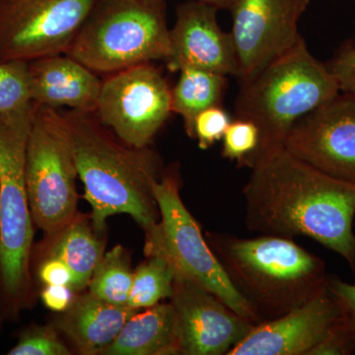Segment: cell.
<instances>
[{"mask_svg": "<svg viewBox=\"0 0 355 355\" xmlns=\"http://www.w3.org/2000/svg\"><path fill=\"white\" fill-rule=\"evenodd\" d=\"M207 241L261 323L300 307L327 287L324 261L293 239L214 232Z\"/></svg>", "mask_w": 355, "mask_h": 355, "instance_id": "3", "label": "cell"}, {"mask_svg": "<svg viewBox=\"0 0 355 355\" xmlns=\"http://www.w3.org/2000/svg\"><path fill=\"white\" fill-rule=\"evenodd\" d=\"M222 140V156L237 161L241 166H247L258 148L260 132L251 121L235 119L229 123Z\"/></svg>", "mask_w": 355, "mask_h": 355, "instance_id": "24", "label": "cell"}, {"mask_svg": "<svg viewBox=\"0 0 355 355\" xmlns=\"http://www.w3.org/2000/svg\"><path fill=\"white\" fill-rule=\"evenodd\" d=\"M327 287L342 307L355 333V284L329 275Z\"/></svg>", "mask_w": 355, "mask_h": 355, "instance_id": "30", "label": "cell"}, {"mask_svg": "<svg viewBox=\"0 0 355 355\" xmlns=\"http://www.w3.org/2000/svg\"><path fill=\"white\" fill-rule=\"evenodd\" d=\"M38 277L44 286H73V273L58 259L46 257L39 266Z\"/></svg>", "mask_w": 355, "mask_h": 355, "instance_id": "29", "label": "cell"}, {"mask_svg": "<svg viewBox=\"0 0 355 355\" xmlns=\"http://www.w3.org/2000/svg\"><path fill=\"white\" fill-rule=\"evenodd\" d=\"M172 89V112L181 116L191 139L196 116L210 107L218 106L226 88V76L207 70L184 67Z\"/></svg>", "mask_w": 355, "mask_h": 355, "instance_id": "20", "label": "cell"}, {"mask_svg": "<svg viewBox=\"0 0 355 355\" xmlns=\"http://www.w3.org/2000/svg\"><path fill=\"white\" fill-rule=\"evenodd\" d=\"M32 116L33 111L0 114V298L11 317L17 316L31 298L34 222L25 167Z\"/></svg>", "mask_w": 355, "mask_h": 355, "instance_id": "6", "label": "cell"}, {"mask_svg": "<svg viewBox=\"0 0 355 355\" xmlns=\"http://www.w3.org/2000/svg\"><path fill=\"white\" fill-rule=\"evenodd\" d=\"M343 315L326 287L300 307L254 326L227 355H308Z\"/></svg>", "mask_w": 355, "mask_h": 355, "instance_id": "15", "label": "cell"}, {"mask_svg": "<svg viewBox=\"0 0 355 355\" xmlns=\"http://www.w3.org/2000/svg\"><path fill=\"white\" fill-rule=\"evenodd\" d=\"M53 327L32 326L20 334L9 355H69Z\"/></svg>", "mask_w": 355, "mask_h": 355, "instance_id": "25", "label": "cell"}, {"mask_svg": "<svg viewBox=\"0 0 355 355\" xmlns=\"http://www.w3.org/2000/svg\"><path fill=\"white\" fill-rule=\"evenodd\" d=\"M25 172L33 222L51 241L78 214L76 144L64 112L34 105Z\"/></svg>", "mask_w": 355, "mask_h": 355, "instance_id": "7", "label": "cell"}, {"mask_svg": "<svg viewBox=\"0 0 355 355\" xmlns=\"http://www.w3.org/2000/svg\"><path fill=\"white\" fill-rule=\"evenodd\" d=\"M355 352V333L345 313L331 324L308 355H349Z\"/></svg>", "mask_w": 355, "mask_h": 355, "instance_id": "27", "label": "cell"}, {"mask_svg": "<svg viewBox=\"0 0 355 355\" xmlns=\"http://www.w3.org/2000/svg\"><path fill=\"white\" fill-rule=\"evenodd\" d=\"M217 10L216 6L197 0L178 7L176 23L170 30L169 55L165 60L170 71L196 67L224 76H236L232 38L230 33L219 27Z\"/></svg>", "mask_w": 355, "mask_h": 355, "instance_id": "14", "label": "cell"}, {"mask_svg": "<svg viewBox=\"0 0 355 355\" xmlns=\"http://www.w3.org/2000/svg\"><path fill=\"white\" fill-rule=\"evenodd\" d=\"M197 1L205 2V3L211 4L216 6L217 8H230L233 0H197Z\"/></svg>", "mask_w": 355, "mask_h": 355, "instance_id": "32", "label": "cell"}, {"mask_svg": "<svg viewBox=\"0 0 355 355\" xmlns=\"http://www.w3.org/2000/svg\"><path fill=\"white\" fill-rule=\"evenodd\" d=\"M170 302L184 355H227L254 324L189 277L175 273Z\"/></svg>", "mask_w": 355, "mask_h": 355, "instance_id": "13", "label": "cell"}, {"mask_svg": "<svg viewBox=\"0 0 355 355\" xmlns=\"http://www.w3.org/2000/svg\"><path fill=\"white\" fill-rule=\"evenodd\" d=\"M102 354H181L171 302L158 303L141 313L137 311Z\"/></svg>", "mask_w": 355, "mask_h": 355, "instance_id": "18", "label": "cell"}, {"mask_svg": "<svg viewBox=\"0 0 355 355\" xmlns=\"http://www.w3.org/2000/svg\"><path fill=\"white\" fill-rule=\"evenodd\" d=\"M172 112V89L153 62L103 80L96 114L128 146H149Z\"/></svg>", "mask_w": 355, "mask_h": 355, "instance_id": "10", "label": "cell"}, {"mask_svg": "<svg viewBox=\"0 0 355 355\" xmlns=\"http://www.w3.org/2000/svg\"><path fill=\"white\" fill-rule=\"evenodd\" d=\"M169 51L165 0H97L65 55L110 76Z\"/></svg>", "mask_w": 355, "mask_h": 355, "instance_id": "5", "label": "cell"}, {"mask_svg": "<svg viewBox=\"0 0 355 355\" xmlns=\"http://www.w3.org/2000/svg\"><path fill=\"white\" fill-rule=\"evenodd\" d=\"M340 91L331 69L310 53L302 38L243 84L235 119L251 121L260 132L258 148L247 167L261 154L284 147L292 127Z\"/></svg>", "mask_w": 355, "mask_h": 355, "instance_id": "4", "label": "cell"}, {"mask_svg": "<svg viewBox=\"0 0 355 355\" xmlns=\"http://www.w3.org/2000/svg\"><path fill=\"white\" fill-rule=\"evenodd\" d=\"M243 189L245 224L261 235L306 236L355 270V184L296 158L286 147L254 159Z\"/></svg>", "mask_w": 355, "mask_h": 355, "instance_id": "1", "label": "cell"}, {"mask_svg": "<svg viewBox=\"0 0 355 355\" xmlns=\"http://www.w3.org/2000/svg\"><path fill=\"white\" fill-rule=\"evenodd\" d=\"M284 147L320 172L355 184V98L338 94L313 110L292 127Z\"/></svg>", "mask_w": 355, "mask_h": 355, "instance_id": "12", "label": "cell"}, {"mask_svg": "<svg viewBox=\"0 0 355 355\" xmlns=\"http://www.w3.org/2000/svg\"><path fill=\"white\" fill-rule=\"evenodd\" d=\"M153 193L160 217L153 228L144 232L146 256L164 259L175 273L198 282L254 326L261 324L247 299L229 279L197 220L184 205L174 171L166 173L154 183Z\"/></svg>", "mask_w": 355, "mask_h": 355, "instance_id": "8", "label": "cell"}, {"mask_svg": "<svg viewBox=\"0 0 355 355\" xmlns=\"http://www.w3.org/2000/svg\"><path fill=\"white\" fill-rule=\"evenodd\" d=\"M174 277V270L164 259L147 257L133 272L127 305L135 310L146 309L170 299Z\"/></svg>", "mask_w": 355, "mask_h": 355, "instance_id": "22", "label": "cell"}, {"mask_svg": "<svg viewBox=\"0 0 355 355\" xmlns=\"http://www.w3.org/2000/svg\"><path fill=\"white\" fill-rule=\"evenodd\" d=\"M42 301L46 308L62 313L69 309L74 299V291L70 286H46L41 293Z\"/></svg>", "mask_w": 355, "mask_h": 355, "instance_id": "31", "label": "cell"}, {"mask_svg": "<svg viewBox=\"0 0 355 355\" xmlns=\"http://www.w3.org/2000/svg\"><path fill=\"white\" fill-rule=\"evenodd\" d=\"M340 90L355 98V49H347L334 60L330 67Z\"/></svg>", "mask_w": 355, "mask_h": 355, "instance_id": "28", "label": "cell"}, {"mask_svg": "<svg viewBox=\"0 0 355 355\" xmlns=\"http://www.w3.org/2000/svg\"><path fill=\"white\" fill-rule=\"evenodd\" d=\"M33 109L28 62H0V114H28Z\"/></svg>", "mask_w": 355, "mask_h": 355, "instance_id": "23", "label": "cell"}, {"mask_svg": "<svg viewBox=\"0 0 355 355\" xmlns=\"http://www.w3.org/2000/svg\"><path fill=\"white\" fill-rule=\"evenodd\" d=\"M76 144L77 170L92 207L93 228L102 235L106 220L127 214L144 232L160 217L153 184L161 161L149 146H128L98 119L96 112H64Z\"/></svg>", "mask_w": 355, "mask_h": 355, "instance_id": "2", "label": "cell"}, {"mask_svg": "<svg viewBox=\"0 0 355 355\" xmlns=\"http://www.w3.org/2000/svg\"><path fill=\"white\" fill-rule=\"evenodd\" d=\"M51 241L48 257L64 261L73 273L72 289L88 287L98 263L104 257L105 241L89 223L88 217L77 214L73 220Z\"/></svg>", "mask_w": 355, "mask_h": 355, "instance_id": "19", "label": "cell"}, {"mask_svg": "<svg viewBox=\"0 0 355 355\" xmlns=\"http://www.w3.org/2000/svg\"><path fill=\"white\" fill-rule=\"evenodd\" d=\"M137 311L128 305L112 304L88 292L74 299L58 318L57 327L80 354H102Z\"/></svg>", "mask_w": 355, "mask_h": 355, "instance_id": "17", "label": "cell"}, {"mask_svg": "<svg viewBox=\"0 0 355 355\" xmlns=\"http://www.w3.org/2000/svg\"><path fill=\"white\" fill-rule=\"evenodd\" d=\"M310 0H233L232 31L240 84L247 83L266 65L302 38L298 22Z\"/></svg>", "mask_w": 355, "mask_h": 355, "instance_id": "11", "label": "cell"}, {"mask_svg": "<svg viewBox=\"0 0 355 355\" xmlns=\"http://www.w3.org/2000/svg\"><path fill=\"white\" fill-rule=\"evenodd\" d=\"M231 123L230 116L220 106L210 107L196 116L191 139H197L202 150L209 149L223 139L224 133Z\"/></svg>", "mask_w": 355, "mask_h": 355, "instance_id": "26", "label": "cell"}, {"mask_svg": "<svg viewBox=\"0 0 355 355\" xmlns=\"http://www.w3.org/2000/svg\"><path fill=\"white\" fill-rule=\"evenodd\" d=\"M32 102L38 106L70 111L96 112L103 80L67 55L28 62Z\"/></svg>", "mask_w": 355, "mask_h": 355, "instance_id": "16", "label": "cell"}, {"mask_svg": "<svg viewBox=\"0 0 355 355\" xmlns=\"http://www.w3.org/2000/svg\"><path fill=\"white\" fill-rule=\"evenodd\" d=\"M130 258L121 245L104 254L88 284L89 292L114 305H127L133 272Z\"/></svg>", "mask_w": 355, "mask_h": 355, "instance_id": "21", "label": "cell"}, {"mask_svg": "<svg viewBox=\"0 0 355 355\" xmlns=\"http://www.w3.org/2000/svg\"><path fill=\"white\" fill-rule=\"evenodd\" d=\"M97 0H0V62L64 55Z\"/></svg>", "mask_w": 355, "mask_h": 355, "instance_id": "9", "label": "cell"}]
</instances>
